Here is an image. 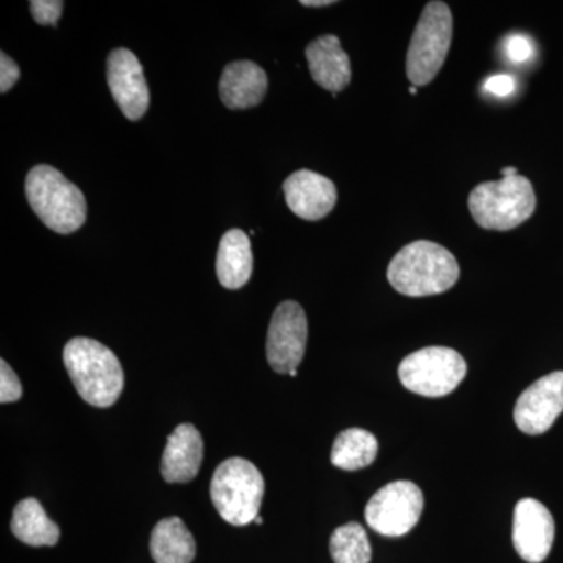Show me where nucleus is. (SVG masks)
I'll return each instance as SVG.
<instances>
[{
  "mask_svg": "<svg viewBox=\"0 0 563 563\" xmlns=\"http://www.w3.org/2000/svg\"><path fill=\"white\" fill-rule=\"evenodd\" d=\"M387 277L401 295L426 298L451 290L461 277V266L442 244L421 240L407 244L393 257Z\"/></svg>",
  "mask_w": 563,
  "mask_h": 563,
  "instance_id": "obj_1",
  "label": "nucleus"
},
{
  "mask_svg": "<svg viewBox=\"0 0 563 563\" xmlns=\"http://www.w3.org/2000/svg\"><path fill=\"white\" fill-rule=\"evenodd\" d=\"M63 361L74 387L90 406H113L124 388L120 358L102 343L77 336L66 343Z\"/></svg>",
  "mask_w": 563,
  "mask_h": 563,
  "instance_id": "obj_2",
  "label": "nucleus"
},
{
  "mask_svg": "<svg viewBox=\"0 0 563 563\" xmlns=\"http://www.w3.org/2000/svg\"><path fill=\"white\" fill-rule=\"evenodd\" d=\"M25 196L36 217L51 231L69 235L87 221L84 192L49 165L31 169L25 179Z\"/></svg>",
  "mask_w": 563,
  "mask_h": 563,
  "instance_id": "obj_3",
  "label": "nucleus"
},
{
  "mask_svg": "<svg viewBox=\"0 0 563 563\" xmlns=\"http://www.w3.org/2000/svg\"><path fill=\"white\" fill-rule=\"evenodd\" d=\"M536 191L528 177L515 174L477 185L468 198L470 213L487 231H510L532 217Z\"/></svg>",
  "mask_w": 563,
  "mask_h": 563,
  "instance_id": "obj_4",
  "label": "nucleus"
},
{
  "mask_svg": "<svg viewBox=\"0 0 563 563\" xmlns=\"http://www.w3.org/2000/svg\"><path fill=\"white\" fill-rule=\"evenodd\" d=\"M263 495L265 479L257 466L246 459H228L211 477V503L229 525L246 526L257 520Z\"/></svg>",
  "mask_w": 563,
  "mask_h": 563,
  "instance_id": "obj_5",
  "label": "nucleus"
},
{
  "mask_svg": "<svg viewBox=\"0 0 563 563\" xmlns=\"http://www.w3.org/2000/svg\"><path fill=\"white\" fill-rule=\"evenodd\" d=\"M454 21L450 7L444 2H429L407 51L406 73L415 87H424L435 79L443 68L453 41Z\"/></svg>",
  "mask_w": 563,
  "mask_h": 563,
  "instance_id": "obj_6",
  "label": "nucleus"
},
{
  "mask_svg": "<svg viewBox=\"0 0 563 563\" xmlns=\"http://www.w3.org/2000/svg\"><path fill=\"white\" fill-rule=\"evenodd\" d=\"M466 372L468 366L457 351L429 346L407 355L398 374L407 390L426 398H442L461 385Z\"/></svg>",
  "mask_w": 563,
  "mask_h": 563,
  "instance_id": "obj_7",
  "label": "nucleus"
},
{
  "mask_svg": "<svg viewBox=\"0 0 563 563\" xmlns=\"http://www.w3.org/2000/svg\"><path fill=\"white\" fill-rule=\"evenodd\" d=\"M422 507L421 488L410 481H396L380 488L366 504V523L380 536H406L420 521Z\"/></svg>",
  "mask_w": 563,
  "mask_h": 563,
  "instance_id": "obj_8",
  "label": "nucleus"
},
{
  "mask_svg": "<svg viewBox=\"0 0 563 563\" xmlns=\"http://www.w3.org/2000/svg\"><path fill=\"white\" fill-rule=\"evenodd\" d=\"M309 339V322L298 302L285 301L277 307L268 328L266 357L274 372L290 374L301 365Z\"/></svg>",
  "mask_w": 563,
  "mask_h": 563,
  "instance_id": "obj_9",
  "label": "nucleus"
},
{
  "mask_svg": "<svg viewBox=\"0 0 563 563\" xmlns=\"http://www.w3.org/2000/svg\"><path fill=\"white\" fill-rule=\"evenodd\" d=\"M563 412V372L548 374L526 388L515 404L514 420L528 435H542Z\"/></svg>",
  "mask_w": 563,
  "mask_h": 563,
  "instance_id": "obj_10",
  "label": "nucleus"
},
{
  "mask_svg": "<svg viewBox=\"0 0 563 563\" xmlns=\"http://www.w3.org/2000/svg\"><path fill=\"white\" fill-rule=\"evenodd\" d=\"M107 81L124 117L131 121L141 120L150 109L151 96L136 55L124 47L111 51L107 60Z\"/></svg>",
  "mask_w": 563,
  "mask_h": 563,
  "instance_id": "obj_11",
  "label": "nucleus"
},
{
  "mask_svg": "<svg viewBox=\"0 0 563 563\" xmlns=\"http://www.w3.org/2000/svg\"><path fill=\"white\" fill-rule=\"evenodd\" d=\"M554 518L537 499L518 501L514 512L512 540L518 555L529 563H540L551 553L554 542Z\"/></svg>",
  "mask_w": 563,
  "mask_h": 563,
  "instance_id": "obj_12",
  "label": "nucleus"
},
{
  "mask_svg": "<svg viewBox=\"0 0 563 563\" xmlns=\"http://www.w3.org/2000/svg\"><path fill=\"white\" fill-rule=\"evenodd\" d=\"M285 201L296 217L320 221L336 203L335 184L321 174L301 169L284 181Z\"/></svg>",
  "mask_w": 563,
  "mask_h": 563,
  "instance_id": "obj_13",
  "label": "nucleus"
},
{
  "mask_svg": "<svg viewBox=\"0 0 563 563\" xmlns=\"http://www.w3.org/2000/svg\"><path fill=\"white\" fill-rule=\"evenodd\" d=\"M203 461V440L192 424L177 426L162 457V476L169 484H187L198 476Z\"/></svg>",
  "mask_w": 563,
  "mask_h": 563,
  "instance_id": "obj_14",
  "label": "nucleus"
},
{
  "mask_svg": "<svg viewBox=\"0 0 563 563\" xmlns=\"http://www.w3.org/2000/svg\"><path fill=\"white\" fill-rule=\"evenodd\" d=\"M268 91V76L254 62L229 63L220 79L221 101L228 109L246 110L258 106Z\"/></svg>",
  "mask_w": 563,
  "mask_h": 563,
  "instance_id": "obj_15",
  "label": "nucleus"
},
{
  "mask_svg": "<svg viewBox=\"0 0 563 563\" xmlns=\"http://www.w3.org/2000/svg\"><path fill=\"white\" fill-rule=\"evenodd\" d=\"M313 80L324 90L343 91L351 84V62L339 36L324 35L312 41L306 49Z\"/></svg>",
  "mask_w": 563,
  "mask_h": 563,
  "instance_id": "obj_16",
  "label": "nucleus"
},
{
  "mask_svg": "<svg viewBox=\"0 0 563 563\" xmlns=\"http://www.w3.org/2000/svg\"><path fill=\"white\" fill-rule=\"evenodd\" d=\"M254 269L251 240L240 229H231L222 235L217 255L218 280L229 290H239L250 282Z\"/></svg>",
  "mask_w": 563,
  "mask_h": 563,
  "instance_id": "obj_17",
  "label": "nucleus"
},
{
  "mask_svg": "<svg viewBox=\"0 0 563 563\" xmlns=\"http://www.w3.org/2000/svg\"><path fill=\"white\" fill-rule=\"evenodd\" d=\"M11 532L22 543L31 547H54L60 540V528L47 517L38 499H22L11 517Z\"/></svg>",
  "mask_w": 563,
  "mask_h": 563,
  "instance_id": "obj_18",
  "label": "nucleus"
},
{
  "mask_svg": "<svg viewBox=\"0 0 563 563\" xmlns=\"http://www.w3.org/2000/svg\"><path fill=\"white\" fill-rule=\"evenodd\" d=\"M151 554L155 563H191L196 555L195 537L180 518H165L152 531Z\"/></svg>",
  "mask_w": 563,
  "mask_h": 563,
  "instance_id": "obj_19",
  "label": "nucleus"
},
{
  "mask_svg": "<svg viewBox=\"0 0 563 563\" xmlns=\"http://www.w3.org/2000/svg\"><path fill=\"white\" fill-rule=\"evenodd\" d=\"M379 443L365 429H346L333 442L331 462L344 472H357L372 465L377 457Z\"/></svg>",
  "mask_w": 563,
  "mask_h": 563,
  "instance_id": "obj_20",
  "label": "nucleus"
},
{
  "mask_svg": "<svg viewBox=\"0 0 563 563\" xmlns=\"http://www.w3.org/2000/svg\"><path fill=\"white\" fill-rule=\"evenodd\" d=\"M331 555L335 563L372 562V543L363 526L352 521L336 528L331 537Z\"/></svg>",
  "mask_w": 563,
  "mask_h": 563,
  "instance_id": "obj_21",
  "label": "nucleus"
},
{
  "mask_svg": "<svg viewBox=\"0 0 563 563\" xmlns=\"http://www.w3.org/2000/svg\"><path fill=\"white\" fill-rule=\"evenodd\" d=\"M22 387L20 377L14 374L5 361L0 362V402L10 404L20 401Z\"/></svg>",
  "mask_w": 563,
  "mask_h": 563,
  "instance_id": "obj_22",
  "label": "nucleus"
},
{
  "mask_svg": "<svg viewBox=\"0 0 563 563\" xmlns=\"http://www.w3.org/2000/svg\"><path fill=\"white\" fill-rule=\"evenodd\" d=\"M65 3L62 0H33L31 11L33 20L40 25H52L55 27L60 20Z\"/></svg>",
  "mask_w": 563,
  "mask_h": 563,
  "instance_id": "obj_23",
  "label": "nucleus"
},
{
  "mask_svg": "<svg viewBox=\"0 0 563 563\" xmlns=\"http://www.w3.org/2000/svg\"><path fill=\"white\" fill-rule=\"evenodd\" d=\"M506 54L510 62L518 63V65L531 60L533 55L532 41L528 36L515 33L506 41Z\"/></svg>",
  "mask_w": 563,
  "mask_h": 563,
  "instance_id": "obj_24",
  "label": "nucleus"
},
{
  "mask_svg": "<svg viewBox=\"0 0 563 563\" xmlns=\"http://www.w3.org/2000/svg\"><path fill=\"white\" fill-rule=\"evenodd\" d=\"M21 77L20 66L5 52L0 54V92L10 91Z\"/></svg>",
  "mask_w": 563,
  "mask_h": 563,
  "instance_id": "obj_25",
  "label": "nucleus"
},
{
  "mask_svg": "<svg viewBox=\"0 0 563 563\" xmlns=\"http://www.w3.org/2000/svg\"><path fill=\"white\" fill-rule=\"evenodd\" d=\"M484 90L488 95L506 98V96L512 95L515 90V79L509 74H498V76L488 77L484 81Z\"/></svg>",
  "mask_w": 563,
  "mask_h": 563,
  "instance_id": "obj_26",
  "label": "nucleus"
},
{
  "mask_svg": "<svg viewBox=\"0 0 563 563\" xmlns=\"http://www.w3.org/2000/svg\"><path fill=\"white\" fill-rule=\"evenodd\" d=\"M333 3H335L333 0H302L301 5L318 9V7H329L333 5Z\"/></svg>",
  "mask_w": 563,
  "mask_h": 563,
  "instance_id": "obj_27",
  "label": "nucleus"
},
{
  "mask_svg": "<svg viewBox=\"0 0 563 563\" xmlns=\"http://www.w3.org/2000/svg\"><path fill=\"white\" fill-rule=\"evenodd\" d=\"M515 174H518L517 168H504L503 169V177L515 176Z\"/></svg>",
  "mask_w": 563,
  "mask_h": 563,
  "instance_id": "obj_28",
  "label": "nucleus"
},
{
  "mask_svg": "<svg viewBox=\"0 0 563 563\" xmlns=\"http://www.w3.org/2000/svg\"><path fill=\"white\" fill-rule=\"evenodd\" d=\"M255 523L261 526L263 525V518L261 517V515H258L257 520H255Z\"/></svg>",
  "mask_w": 563,
  "mask_h": 563,
  "instance_id": "obj_29",
  "label": "nucleus"
},
{
  "mask_svg": "<svg viewBox=\"0 0 563 563\" xmlns=\"http://www.w3.org/2000/svg\"><path fill=\"white\" fill-rule=\"evenodd\" d=\"M288 376L296 377L298 376V372H291L290 374H288Z\"/></svg>",
  "mask_w": 563,
  "mask_h": 563,
  "instance_id": "obj_30",
  "label": "nucleus"
}]
</instances>
